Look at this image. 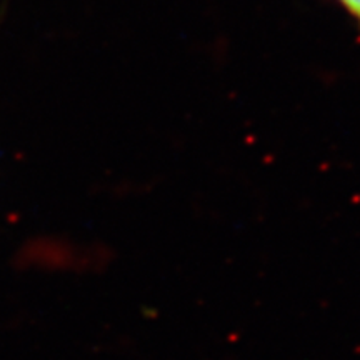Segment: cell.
<instances>
[{
    "mask_svg": "<svg viewBox=\"0 0 360 360\" xmlns=\"http://www.w3.org/2000/svg\"><path fill=\"white\" fill-rule=\"evenodd\" d=\"M339 2L344 6L347 11L352 13L354 17H357L360 20V0H339Z\"/></svg>",
    "mask_w": 360,
    "mask_h": 360,
    "instance_id": "cell-1",
    "label": "cell"
}]
</instances>
